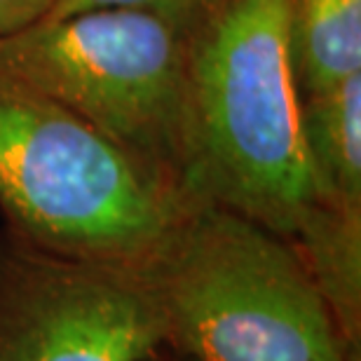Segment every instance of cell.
Listing matches in <instances>:
<instances>
[{"label": "cell", "instance_id": "30bf717a", "mask_svg": "<svg viewBox=\"0 0 361 361\" xmlns=\"http://www.w3.org/2000/svg\"><path fill=\"white\" fill-rule=\"evenodd\" d=\"M54 0H0V33L7 35L45 17Z\"/></svg>", "mask_w": 361, "mask_h": 361}, {"label": "cell", "instance_id": "52a82bcc", "mask_svg": "<svg viewBox=\"0 0 361 361\" xmlns=\"http://www.w3.org/2000/svg\"><path fill=\"white\" fill-rule=\"evenodd\" d=\"M348 341H361V209L319 204L288 240Z\"/></svg>", "mask_w": 361, "mask_h": 361}, {"label": "cell", "instance_id": "8992f818", "mask_svg": "<svg viewBox=\"0 0 361 361\" xmlns=\"http://www.w3.org/2000/svg\"><path fill=\"white\" fill-rule=\"evenodd\" d=\"M300 134L319 204L361 209V73L300 97Z\"/></svg>", "mask_w": 361, "mask_h": 361}, {"label": "cell", "instance_id": "7a4b0ae2", "mask_svg": "<svg viewBox=\"0 0 361 361\" xmlns=\"http://www.w3.org/2000/svg\"><path fill=\"white\" fill-rule=\"evenodd\" d=\"M188 207L87 120L0 68L7 230L54 254L141 270Z\"/></svg>", "mask_w": 361, "mask_h": 361}, {"label": "cell", "instance_id": "5b68a950", "mask_svg": "<svg viewBox=\"0 0 361 361\" xmlns=\"http://www.w3.org/2000/svg\"><path fill=\"white\" fill-rule=\"evenodd\" d=\"M164 317L146 274L0 233V361H148Z\"/></svg>", "mask_w": 361, "mask_h": 361}, {"label": "cell", "instance_id": "6da1fadb", "mask_svg": "<svg viewBox=\"0 0 361 361\" xmlns=\"http://www.w3.org/2000/svg\"><path fill=\"white\" fill-rule=\"evenodd\" d=\"M293 0H223L188 42L192 202L298 233L319 207L300 134Z\"/></svg>", "mask_w": 361, "mask_h": 361}, {"label": "cell", "instance_id": "8fae6325", "mask_svg": "<svg viewBox=\"0 0 361 361\" xmlns=\"http://www.w3.org/2000/svg\"><path fill=\"white\" fill-rule=\"evenodd\" d=\"M341 361H361V341H352L345 348Z\"/></svg>", "mask_w": 361, "mask_h": 361}, {"label": "cell", "instance_id": "7c38bea8", "mask_svg": "<svg viewBox=\"0 0 361 361\" xmlns=\"http://www.w3.org/2000/svg\"><path fill=\"white\" fill-rule=\"evenodd\" d=\"M148 361H174V359H171V357L167 355V352H164V350H162V352H160V355H155L153 359H148Z\"/></svg>", "mask_w": 361, "mask_h": 361}, {"label": "cell", "instance_id": "277c9868", "mask_svg": "<svg viewBox=\"0 0 361 361\" xmlns=\"http://www.w3.org/2000/svg\"><path fill=\"white\" fill-rule=\"evenodd\" d=\"M190 38L134 10L42 17L0 38V68L87 120L190 200Z\"/></svg>", "mask_w": 361, "mask_h": 361}, {"label": "cell", "instance_id": "9c48e42d", "mask_svg": "<svg viewBox=\"0 0 361 361\" xmlns=\"http://www.w3.org/2000/svg\"><path fill=\"white\" fill-rule=\"evenodd\" d=\"M221 3L223 0H54L45 17H68L87 10H134L153 14L190 38Z\"/></svg>", "mask_w": 361, "mask_h": 361}, {"label": "cell", "instance_id": "4fadbf2b", "mask_svg": "<svg viewBox=\"0 0 361 361\" xmlns=\"http://www.w3.org/2000/svg\"><path fill=\"white\" fill-rule=\"evenodd\" d=\"M0 38H3V33H0Z\"/></svg>", "mask_w": 361, "mask_h": 361}, {"label": "cell", "instance_id": "ba28073f", "mask_svg": "<svg viewBox=\"0 0 361 361\" xmlns=\"http://www.w3.org/2000/svg\"><path fill=\"white\" fill-rule=\"evenodd\" d=\"M291 42L300 97L361 73V0H293Z\"/></svg>", "mask_w": 361, "mask_h": 361}, {"label": "cell", "instance_id": "3957f363", "mask_svg": "<svg viewBox=\"0 0 361 361\" xmlns=\"http://www.w3.org/2000/svg\"><path fill=\"white\" fill-rule=\"evenodd\" d=\"M174 361H341L348 338L286 237L197 202L146 268Z\"/></svg>", "mask_w": 361, "mask_h": 361}]
</instances>
